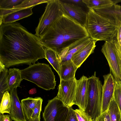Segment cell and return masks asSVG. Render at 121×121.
Here are the masks:
<instances>
[{
    "label": "cell",
    "instance_id": "cell-34",
    "mask_svg": "<svg viewBox=\"0 0 121 121\" xmlns=\"http://www.w3.org/2000/svg\"><path fill=\"white\" fill-rule=\"evenodd\" d=\"M27 121H40V115L35 116Z\"/></svg>",
    "mask_w": 121,
    "mask_h": 121
},
{
    "label": "cell",
    "instance_id": "cell-10",
    "mask_svg": "<svg viewBox=\"0 0 121 121\" xmlns=\"http://www.w3.org/2000/svg\"><path fill=\"white\" fill-rule=\"evenodd\" d=\"M64 14L74 22L85 27L87 13L81 7L73 4L60 0Z\"/></svg>",
    "mask_w": 121,
    "mask_h": 121
},
{
    "label": "cell",
    "instance_id": "cell-25",
    "mask_svg": "<svg viewBox=\"0 0 121 121\" xmlns=\"http://www.w3.org/2000/svg\"><path fill=\"white\" fill-rule=\"evenodd\" d=\"M89 9H93L113 4L112 0H82Z\"/></svg>",
    "mask_w": 121,
    "mask_h": 121
},
{
    "label": "cell",
    "instance_id": "cell-20",
    "mask_svg": "<svg viewBox=\"0 0 121 121\" xmlns=\"http://www.w3.org/2000/svg\"><path fill=\"white\" fill-rule=\"evenodd\" d=\"M8 79L9 90L20 87V84L23 80L22 78L21 70L15 68L10 69Z\"/></svg>",
    "mask_w": 121,
    "mask_h": 121
},
{
    "label": "cell",
    "instance_id": "cell-3",
    "mask_svg": "<svg viewBox=\"0 0 121 121\" xmlns=\"http://www.w3.org/2000/svg\"><path fill=\"white\" fill-rule=\"evenodd\" d=\"M85 26L90 37L96 41H105L115 37L118 27L107 19L89 9Z\"/></svg>",
    "mask_w": 121,
    "mask_h": 121
},
{
    "label": "cell",
    "instance_id": "cell-40",
    "mask_svg": "<svg viewBox=\"0 0 121 121\" xmlns=\"http://www.w3.org/2000/svg\"><path fill=\"white\" fill-rule=\"evenodd\" d=\"M92 121H98V118L94 120H93Z\"/></svg>",
    "mask_w": 121,
    "mask_h": 121
},
{
    "label": "cell",
    "instance_id": "cell-37",
    "mask_svg": "<svg viewBox=\"0 0 121 121\" xmlns=\"http://www.w3.org/2000/svg\"><path fill=\"white\" fill-rule=\"evenodd\" d=\"M98 121H104L103 114H102L98 117Z\"/></svg>",
    "mask_w": 121,
    "mask_h": 121
},
{
    "label": "cell",
    "instance_id": "cell-26",
    "mask_svg": "<svg viewBox=\"0 0 121 121\" xmlns=\"http://www.w3.org/2000/svg\"><path fill=\"white\" fill-rule=\"evenodd\" d=\"M24 0H0V9H10L21 4Z\"/></svg>",
    "mask_w": 121,
    "mask_h": 121
},
{
    "label": "cell",
    "instance_id": "cell-36",
    "mask_svg": "<svg viewBox=\"0 0 121 121\" xmlns=\"http://www.w3.org/2000/svg\"><path fill=\"white\" fill-rule=\"evenodd\" d=\"M36 90L35 88H33L30 89L29 91V93L30 94H35L36 93Z\"/></svg>",
    "mask_w": 121,
    "mask_h": 121
},
{
    "label": "cell",
    "instance_id": "cell-9",
    "mask_svg": "<svg viewBox=\"0 0 121 121\" xmlns=\"http://www.w3.org/2000/svg\"><path fill=\"white\" fill-rule=\"evenodd\" d=\"M76 78L65 81L60 80L57 96L68 108L74 104L77 85Z\"/></svg>",
    "mask_w": 121,
    "mask_h": 121
},
{
    "label": "cell",
    "instance_id": "cell-23",
    "mask_svg": "<svg viewBox=\"0 0 121 121\" xmlns=\"http://www.w3.org/2000/svg\"><path fill=\"white\" fill-rule=\"evenodd\" d=\"M107 111L111 121H120L121 112L113 96L109 105Z\"/></svg>",
    "mask_w": 121,
    "mask_h": 121
},
{
    "label": "cell",
    "instance_id": "cell-14",
    "mask_svg": "<svg viewBox=\"0 0 121 121\" xmlns=\"http://www.w3.org/2000/svg\"><path fill=\"white\" fill-rule=\"evenodd\" d=\"M9 92L11 99L10 115L12 120L14 121H27L17 95L16 89L10 90Z\"/></svg>",
    "mask_w": 121,
    "mask_h": 121
},
{
    "label": "cell",
    "instance_id": "cell-39",
    "mask_svg": "<svg viewBox=\"0 0 121 121\" xmlns=\"http://www.w3.org/2000/svg\"><path fill=\"white\" fill-rule=\"evenodd\" d=\"M118 10L121 14V6L120 5H118Z\"/></svg>",
    "mask_w": 121,
    "mask_h": 121
},
{
    "label": "cell",
    "instance_id": "cell-35",
    "mask_svg": "<svg viewBox=\"0 0 121 121\" xmlns=\"http://www.w3.org/2000/svg\"><path fill=\"white\" fill-rule=\"evenodd\" d=\"M67 1H68L69 2L73 3L74 4H79L82 2V0H67Z\"/></svg>",
    "mask_w": 121,
    "mask_h": 121
},
{
    "label": "cell",
    "instance_id": "cell-27",
    "mask_svg": "<svg viewBox=\"0 0 121 121\" xmlns=\"http://www.w3.org/2000/svg\"><path fill=\"white\" fill-rule=\"evenodd\" d=\"M113 96L121 112V82H116Z\"/></svg>",
    "mask_w": 121,
    "mask_h": 121
},
{
    "label": "cell",
    "instance_id": "cell-29",
    "mask_svg": "<svg viewBox=\"0 0 121 121\" xmlns=\"http://www.w3.org/2000/svg\"><path fill=\"white\" fill-rule=\"evenodd\" d=\"M43 101V99L41 98L38 102L34 109L31 118L34 117L35 116L40 115Z\"/></svg>",
    "mask_w": 121,
    "mask_h": 121
},
{
    "label": "cell",
    "instance_id": "cell-13",
    "mask_svg": "<svg viewBox=\"0 0 121 121\" xmlns=\"http://www.w3.org/2000/svg\"><path fill=\"white\" fill-rule=\"evenodd\" d=\"M93 9L118 28L121 25V14L117 4H112Z\"/></svg>",
    "mask_w": 121,
    "mask_h": 121
},
{
    "label": "cell",
    "instance_id": "cell-24",
    "mask_svg": "<svg viewBox=\"0 0 121 121\" xmlns=\"http://www.w3.org/2000/svg\"><path fill=\"white\" fill-rule=\"evenodd\" d=\"M11 99L10 94L8 91H5L0 101V113L3 114L7 113L11 114Z\"/></svg>",
    "mask_w": 121,
    "mask_h": 121
},
{
    "label": "cell",
    "instance_id": "cell-38",
    "mask_svg": "<svg viewBox=\"0 0 121 121\" xmlns=\"http://www.w3.org/2000/svg\"><path fill=\"white\" fill-rule=\"evenodd\" d=\"M112 1L113 4H117L118 3L121 2V0H113Z\"/></svg>",
    "mask_w": 121,
    "mask_h": 121
},
{
    "label": "cell",
    "instance_id": "cell-15",
    "mask_svg": "<svg viewBox=\"0 0 121 121\" xmlns=\"http://www.w3.org/2000/svg\"><path fill=\"white\" fill-rule=\"evenodd\" d=\"M96 41L92 40L89 43L76 53L71 59L78 68L91 54L94 52L96 46Z\"/></svg>",
    "mask_w": 121,
    "mask_h": 121
},
{
    "label": "cell",
    "instance_id": "cell-31",
    "mask_svg": "<svg viewBox=\"0 0 121 121\" xmlns=\"http://www.w3.org/2000/svg\"><path fill=\"white\" fill-rule=\"evenodd\" d=\"M10 115H4L0 113V121H12Z\"/></svg>",
    "mask_w": 121,
    "mask_h": 121
},
{
    "label": "cell",
    "instance_id": "cell-16",
    "mask_svg": "<svg viewBox=\"0 0 121 121\" xmlns=\"http://www.w3.org/2000/svg\"><path fill=\"white\" fill-rule=\"evenodd\" d=\"M78 68L71 60L60 63V80L67 81L74 78L76 72Z\"/></svg>",
    "mask_w": 121,
    "mask_h": 121
},
{
    "label": "cell",
    "instance_id": "cell-1",
    "mask_svg": "<svg viewBox=\"0 0 121 121\" xmlns=\"http://www.w3.org/2000/svg\"><path fill=\"white\" fill-rule=\"evenodd\" d=\"M45 58L39 37L18 22L0 25V63L5 67L30 65Z\"/></svg>",
    "mask_w": 121,
    "mask_h": 121
},
{
    "label": "cell",
    "instance_id": "cell-2",
    "mask_svg": "<svg viewBox=\"0 0 121 121\" xmlns=\"http://www.w3.org/2000/svg\"><path fill=\"white\" fill-rule=\"evenodd\" d=\"M89 36L85 27L64 14L39 38L43 47L53 50L58 56L71 45Z\"/></svg>",
    "mask_w": 121,
    "mask_h": 121
},
{
    "label": "cell",
    "instance_id": "cell-11",
    "mask_svg": "<svg viewBox=\"0 0 121 121\" xmlns=\"http://www.w3.org/2000/svg\"><path fill=\"white\" fill-rule=\"evenodd\" d=\"M89 94L88 78L83 75L77 80V85L74 104L85 111L87 106Z\"/></svg>",
    "mask_w": 121,
    "mask_h": 121
},
{
    "label": "cell",
    "instance_id": "cell-21",
    "mask_svg": "<svg viewBox=\"0 0 121 121\" xmlns=\"http://www.w3.org/2000/svg\"><path fill=\"white\" fill-rule=\"evenodd\" d=\"M9 71L2 64L0 63V99L1 101L4 93L7 91L9 92L8 77Z\"/></svg>",
    "mask_w": 121,
    "mask_h": 121
},
{
    "label": "cell",
    "instance_id": "cell-33",
    "mask_svg": "<svg viewBox=\"0 0 121 121\" xmlns=\"http://www.w3.org/2000/svg\"><path fill=\"white\" fill-rule=\"evenodd\" d=\"M102 114L103 115L104 121H111L109 115L107 110Z\"/></svg>",
    "mask_w": 121,
    "mask_h": 121
},
{
    "label": "cell",
    "instance_id": "cell-4",
    "mask_svg": "<svg viewBox=\"0 0 121 121\" xmlns=\"http://www.w3.org/2000/svg\"><path fill=\"white\" fill-rule=\"evenodd\" d=\"M21 71L22 79L32 82L46 90L55 88V76L49 65L38 62Z\"/></svg>",
    "mask_w": 121,
    "mask_h": 121
},
{
    "label": "cell",
    "instance_id": "cell-32",
    "mask_svg": "<svg viewBox=\"0 0 121 121\" xmlns=\"http://www.w3.org/2000/svg\"><path fill=\"white\" fill-rule=\"evenodd\" d=\"M116 36L121 46V25L118 28Z\"/></svg>",
    "mask_w": 121,
    "mask_h": 121
},
{
    "label": "cell",
    "instance_id": "cell-8",
    "mask_svg": "<svg viewBox=\"0 0 121 121\" xmlns=\"http://www.w3.org/2000/svg\"><path fill=\"white\" fill-rule=\"evenodd\" d=\"M69 108L57 96L49 100L43 114L44 121H65Z\"/></svg>",
    "mask_w": 121,
    "mask_h": 121
},
{
    "label": "cell",
    "instance_id": "cell-18",
    "mask_svg": "<svg viewBox=\"0 0 121 121\" xmlns=\"http://www.w3.org/2000/svg\"><path fill=\"white\" fill-rule=\"evenodd\" d=\"M49 0H24L20 4L10 9H0V15L2 17L13 12L22 9L33 7L37 4L47 3Z\"/></svg>",
    "mask_w": 121,
    "mask_h": 121
},
{
    "label": "cell",
    "instance_id": "cell-28",
    "mask_svg": "<svg viewBox=\"0 0 121 121\" xmlns=\"http://www.w3.org/2000/svg\"><path fill=\"white\" fill-rule=\"evenodd\" d=\"M74 110L78 121H92L91 117L85 112L79 108Z\"/></svg>",
    "mask_w": 121,
    "mask_h": 121
},
{
    "label": "cell",
    "instance_id": "cell-17",
    "mask_svg": "<svg viewBox=\"0 0 121 121\" xmlns=\"http://www.w3.org/2000/svg\"><path fill=\"white\" fill-rule=\"evenodd\" d=\"M32 7L17 11L4 16L3 18L2 23L6 24L15 22L31 15L33 13L32 9Z\"/></svg>",
    "mask_w": 121,
    "mask_h": 121
},
{
    "label": "cell",
    "instance_id": "cell-7",
    "mask_svg": "<svg viewBox=\"0 0 121 121\" xmlns=\"http://www.w3.org/2000/svg\"><path fill=\"white\" fill-rule=\"evenodd\" d=\"M35 30V35L40 37L52 24L64 15L60 0H49Z\"/></svg>",
    "mask_w": 121,
    "mask_h": 121
},
{
    "label": "cell",
    "instance_id": "cell-42",
    "mask_svg": "<svg viewBox=\"0 0 121 121\" xmlns=\"http://www.w3.org/2000/svg\"><path fill=\"white\" fill-rule=\"evenodd\" d=\"M120 121H121V120H120Z\"/></svg>",
    "mask_w": 121,
    "mask_h": 121
},
{
    "label": "cell",
    "instance_id": "cell-19",
    "mask_svg": "<svg viewBox=\"0 0 121 121\" xmlns=\"http://www.w3.org/2000/svg\"><path fill=\"white\" fill-rule=\"evenodd\" d=\"M40 98L39 97H29L21 100V104L27 121L31 118L34 109Z\"/></svg>",
    "mask_w": 121,
    "mask_h": 121
},
{
    "label": "cell",
    "instance_id": "cell-41",
    "mask_svg": "<svg viewBox=\"0 0 121 121\" xmlns=\"http://www.w3.org/2000/svg\"><path fill=\"white\" fill-rule=\"evenodd\" d=\"M120 56L121 59V52L120 54Z\"/></svg>",
    "mask_w": 121,
    "mask_h": 121
},
{
    "label": "cell",
    "instance_id": "cell-22",
    "mask_svg": "<svg viewBox=\"0 0 121 121\" xmlns=\"http://www.w3.org/2000/svg\"><path fill=\"white\" fill-rule=\"evenodd\" d=\"M43 47L45 52V59L48 60L59 76L60 64L56 53L52 49Z\"/></svg>",
    "mask_w": 121,
    "mask_h": 121
},
{
    "label": "cell",
    "instance_id": "cell-5",
    "mask_svg": "<svg viewBox=\"0 0 121 121\" xmlns=\"http://www.w3.org/2000/svg\"><path fill=\"white\" fill-rule=\"evenodd\" d=\"M88 79L89 94L85 112L94 120L101 114L103 85L95 71Z\"/></svg>",
    "mask_w": 121,
    "mask_h": 121
},
{
    "label": "cell",
    "instance_id": "cell-30",
    "mask_svg": "<svg viewBox=\"0 0 121 121\" xmlns=\"http://www.w3.org/2000/svg\"><path fill=\"white\" fill-rule=\"evenodd\" d=\"M69 108V113L65 121H78L74 110L72 107Z\"/></svg>",
    "mask_w": 121,
    "mask_h": 121
},
{
    "label": "cell",
    "instance_id": "cell-12",
    "mask_svg": "<svg viewBox=\"0 0 121 121\" xmlns=\"http://www.w3.org/2000/svg\"><path fill=\"white\" fill-rule=\"evenodd\" d=\"M103 77L104 81L102 87L101 114L108 109L113 96L116 82L110 73L103 75Z\"/></svg>",
    "mask_w": 121,
    "mask_h": 121
},
{
    "label": "cell",
    "instance_id": "cell-6",
    "mask_svg": "<svg viewBox=\"0 0 121 121\" xmlns=\"http://www.w3.org/2000/svg\"><path fill=\"white\" fill-rule=\"evenodd\" d=\"M121 46L117 38L105 41L101 51L108 62L110 73L115 81L121 82V60L120 53Z\"/></svg>",
    "mask_w": 121,
    "mask_h": 121
}]
</instances>
